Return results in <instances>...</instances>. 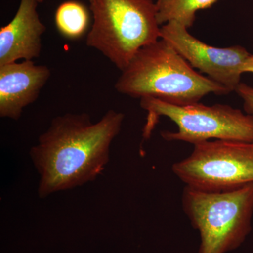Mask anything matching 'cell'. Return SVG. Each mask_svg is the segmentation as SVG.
<instances>
[{
	"label": "cell",
	"mask_w": 253,
	"mask_h": 253,
	"mask_svg": "<svg viewBox=\"0 0 253 253\" xmlns=\"http://www.w3.org/2000/svg\"><path fill=\"white\" fill-rule=\"evenodd\" d=\"M218 0H157L158 22L161 25L174 21L189 29L196 21L197 11L209 9Z\"/></svg>",
	"instance_id": "30bf717a"
},
{
	"label": "cell",
	"mask_w": 253,
	"mask_h": 253,
	"mask_svg": "<svg viewBox=\"0 0 253 253\" xmlns=\"http://www.w3.org/2000/svg\"><path fill=\"white\" fill-rule=\"evenodd\" d=\"M94 22L86 45L123 71L136 53L161 39L154 0H89Z\"/></svg>",
	"instance_id": "277c9868"
},
{
	"label": "cell",
	"mask_w": 253,
	"mask_h": 253,
	"mask_svg": "<svg viewBox=\"0 0 253 253\" xmlns=\"http://www.w3.org/2000/svg\"><path fill=\"white\" fill-rule=\"evenodd\" d=\"M183 25L172 21L161 28L164 40L194 68L224 86L235 91L241 82L243 66L251 54L241 45L219 48L203 42Z\"/></svg>",
	"instance_id": "52a82bcc"
},
{
	"label": "cell",
	"mask_w": 253,
	"mask_h": 253,
	"mask_svg": "<svg viewBox=\"0 0 253 253\" xmlns=\"http://www.w3.org/2000/svg\"><path fill=\"white\" fill-rule=\"evenodd\" d=\"M125 115L109 110L92 123L86 113H67L53 118L47 130L30 150L40 176L41 199L96 180L110 161L113 140Z\"/></svg>",
	"instance_id": "6da1fadb"
},
{
	"label": "cell",
	"mask_w": 253,
	"mask_h": 253,
	"mask_svg": "<svg viewBox=\"0 0 253 253\" xmlns=\"http://www.w3.org/2000/svg\"><path fill=\"white\" fill-rule=\"evenodd\" d=\"M115 84L121 94L154 97L176 106L199 102L208 94H229L224 86L203 76L164 40L139 50Z\"/></svg>",
	"instance_id": "7a4b0ae2"
},
{
	"label": "cell",
	"mask_w": 253,
	"mask_h": 253,
	"mask_svg": "<svg viewBox=\"0 0 253 253\" xmlns=\"http://www.w3.org/2000/svg\"><path fill=\"white\" fill-rule=\"evenodd\" d=\"M37 0H21L14 18L0 29V66L39 57L46 26L38 12Z\"/></svg>",
	"instance_id": "9c48e42d"
},
{
	"label": "cell",
	"mask_w": 253,
	"mask_h": 253,
	"mask_svg": "<svg viewBox=\"0 0 253 253\" xmlns=\"http://www.w3.org/2000/svg\"><path fill=\"white\" fill-rule=\"evenodd\" d=\"M235 91L244 101L246 113L253 114V86L241 83Z\"/></svg>",
	"instance_id": "7c38bea8"
},
{
	"label": "cell",
	"mask_w": 253,
	"mask_h": 253,
	"mask_svg": "<svg viewBox=\"0 0 253 253\" xmlns=\"http://www.w3.org/2000/svg\"><path fill=\"white\" fill-rule=\"evenodd\" d=\"M140 105L147 112L144 138L149 137L158 118L164 116L178 127L177 131L161 132L168 141H184L194 145L211 139L253 142V114L229 105L207 106L197 102L176 106L154 97L141 98Z\"/></svg>",
	"instance_id": "5b68a950"
},
{
	"label": "cell",
	"mask_w": 253,
	"mask_h": 253,
	"mask_svg": "<svg viewBox=\"0 0 253 253\" xmlns=\"http://www.w3.org/2000/svg\"><path fill=\"white\" fill-rule=\"evenodd\" d=\"M243 73H253V55L251 54V56L248 58L245 62L244 66H243Z\"/></svg>",
	"instance_id": "4fadbf2b"
},
{
	"label": "cell",
	"mask_w": 253,
	"mask_h": 253,
	"mask_svg": "<svg viewBox=\"0 0 253 253\" xmlns=\"http://www.w3.org/2000/svg\"><path fill=\"white\" fill-rule=\"evenodd\" d=\"M181 204L191 225L199 231V253L231 252L252 230L253 183L221 191L185 186Z\"/></svg>",
	"instance_id": "3957f363"
},
{
	"label": "cell",
	"mask_w": 253,
	"mask_h": 253,
	"mask_svg": "<svg viewBox=\"0 0 253 253\" xmlns=\"http://www.w3.org/2000/svg\"><path fill=\"white\" fill-rule=\"evenodd\" d=\"M51 71L33 61L0 66V117L18 121L23 109L38 99Z\"/></svg>",
	"instance_id": "ba28073f"
},
{
	"label": "cell",
	"mask_w": 253,
	"mask_h": 253,
	"mask_svg": "<svg viewBox=\"0 0 253 253\" xmlns=\"http://www.w3.org/2000/svg\"><path fill=\"white\" fill-rule=\"evenodd\" d=\"M172 171L186 186L208 191L236 189L253 183V142L204 141Z\"/></svg>",
	"instance_id": "8992f818"
},
{
	"label": "cell",
	"mask_w": 253,
	"mask_h": 253,
	"mask_svg": "<svg viewBox=\"0 0 253 253\" xmlns=\"http://www.w3.org/2000/svg\"><path fill=\"white\" fill-rule=\"evenodd\" d=\"M89 23L86 6L77 1H67L60 4L55 13L58 31L68 40H77L85 33Z\"/></svg>",
	"instance_id": "8fae6325"
},
{
	"label": "cell",
	"mask_w": 253,
	"mask_h": 253,
	"mask_svg": "<svg viewBox=\"0 0 253 253\" xmlns=\"http://www.w3.org/2000/svg\"><path fill=\"white\" fill-rule=\"evenodd\" d=\"M37 1H38V2H39L40 4H41V3H42L43 1H44V0H37Z\"/></svg>",
	"instance_id": "5bb4252c"
}]
</instances>
